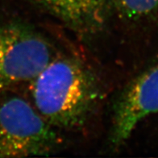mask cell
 Segmentation results:
<instances>
[{"mask_svg":"<svg viewBox=\"0 0 158 158\" xmlns=\"http://www.w3.org/2000/svg\"><path fill=\"white\" fill-rule=\"evenodd\" d=\"M158 112V62L130 81L114 105L110 140L120 147L139 123Z\"/></svg>","mask_w":158,"mask_h":158,"instance_id":"cell-4","label":"cell"},{"mask_svg":"<svg viewBox=\"0 0 158 158\" xmlns=\"http://www.w3.org/2000/svg\"><path fill=\"white\" fill-rule=\"evenodd\" d=\"M73 31L94 33L106 22L111 0H35Z\"/></svg>","mask_w":158,"mask_h":158,"instance_id":"cell-5","label":"cell"},{"mask_svg":"<svg viewBox=\"0 0 158 158\" xmlns=\"http://www.w3.org/2000/svg\"><path fill=\"white\" fill-rule=\"evenodd\" d=\"M32 103L54 127L77 128L86 122L100 97L94 75L70 57L51 60L31 81Z\"/></svg>","mask_w":158,"mask_h":158,"instance_id":"cell-1","label":"cell"},{"mask_svg":"<svg viewBox=\"0 0 158 158\" xmlns=\"http://www.w3.org/2000/svg\"><path fill=\"white\" fill-rule=\"evenodd\" d=\"M52 46L28 25L0 23V94L29 81L53 58Z\"/></svg>","mask_w":158,"mask_h":158,"instance_id":"cell-3","label":"cell"},{"mask_svg":"<svg viewBox=\"0 0 158 158\" xmlns=\"http://www.w3.org/2000/svg\"><path fill=\"white\" fill-rule=\"evenodd\" d=\"M120 15L129 20L158 18V0H111Z\"/></svg>","mask_w":158,"mask_h":158,"instance_id":"cell-6","label":"cell"},{"mask_svg":"<svg viewBox=\"0 0 158 158\" xmlns=\"http://www.w3.org/2000/svg\"><path fill=\"white\" fill-rule=\"evenodd\" d=\"M60 138L55 127L20 97L0 105V158L46 156L55 151Z\"/></svg>","mask_w":158,"mask_h":158,"instance_id":"cell-2","label":"cell"}]
</instances>
